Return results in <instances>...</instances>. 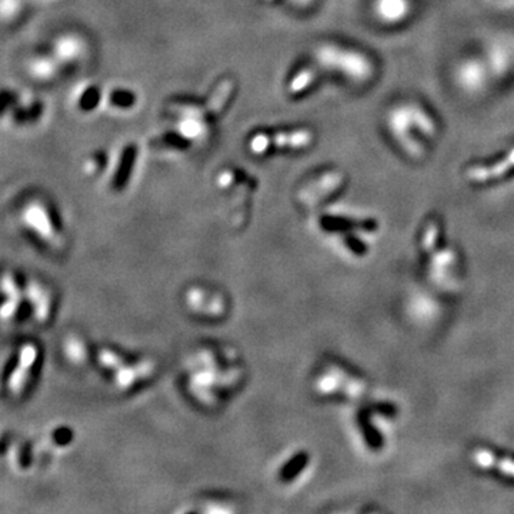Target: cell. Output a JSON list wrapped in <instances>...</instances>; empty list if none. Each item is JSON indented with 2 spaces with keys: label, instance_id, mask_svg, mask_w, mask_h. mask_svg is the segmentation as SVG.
<instances>
[{
  "label": "cell",
  "instance_id": "cell-1",
  "mask_svg": "<svg viewBox=\"0 0 514 514\" xmlns=\"http://www.w3.org/2000/svg\"><path fill=\"white\" fill-rule=\"evenodd\" d=\"M243 369L235 353L226 347H203L187 362V387L199 403L211 407L239 387Z\"/></svg>",
  "mask_w": 514,
  "mask_h": 514
},
{
  "label": "cell",
  "instance_id": "cell-2",
  "mask_svg": "<svg viewBox=\"0 0 514 514\" xmlns=\"http://www.w3.org/2000/svg\"><path fill=\"white\" fill-rule=\"evenodd\" d=\"M42 353L36 342H21L14 347L3 367V388L9 399L19 400L27 395L36 380Z\"/></svg>",
  "mask_w": 514,
  "mask_h": 514
},
{
  "label": "cell",
  "instance_id": "cell-3",
  "mask_svg": "<svg viewBox=\"0 0 514 514\" xmlns=\"http://www.w3.org/2000/svg\"><path fill=\"white\" fill-rule=\"evenodd\" d=\"M21 222L26 232L50 250H59L63 232L55 213L42 200H30L21 210Z\"/></svg>",
  "mask_w": 514,
  "mask_h": 514
},
{
  "label": "cell",
  "instance_id": "cell-4",
  "mask_svg": "<svg viewBox=\"0 0 514 514\" xmlns=\"http://www.w3.org/2000/svg\"><path fill=\"white\" fill-rule=\"evenodd\" d=\"M316 56L322 65L334 70H340V72L358 82L367 80L373 73V66H371L370 60L358 51L344 50L334 46H323L317 50Z\"/></svg>",
  "mask_w": 514,
  "mask_h": 514
},
{
  "label": "cell",
  "instance_id": "cell-5",
  "mask_svg": "<svg viewBox=\"0 0 514 514\" xmlns=\"http://www.w3.org/2000/svg\"><path fill=\"white\" fill-rule=\"evenodd\" d=\"M185 306L199 318H207V322H218L227 314L226 297L210 288L200 285L191 286L185 293Z\"/></svg>",
  "mask_w": 514,
  "mask_h": 514
},
{
  "label": "cell",
  "instance_id": "cell-6",
  "mask_svg": "<svg viewBox=\"0 0 514 514\" xmlns=\"http://www.w3.org/2000/svg\"><path fill=\"white\" fill-rule=\"evenodd\" d=\"M25 310L34 323L47 325L55 312V296L51 289L38 279L25 281Z\"/></svg>",
  "mask_w": 514,
  "mask_h": 514
},
{
  "label": "cell",
  "instance_id": "cell-7",
  "mask_svg": "<svg viewBox=\"0 0 514 514\" xmlns=\"http://www.w3.org/2000/svg\"><path fill=\"white\" fill-rule=\"evenodd\" d=\"M154 373V364L150 359H126L116 371L110 375L113 387L119 392H130L146 383Z\"/></svg>",
  "mask_w": 514,
  "mask_h": 514
},
{
  "label": "cell",
  "instance_id": "cell-8",
  "mask_svg": "<svg viewBox=\"0 0 514 514\" xmlns=\"http://www.w3.org/2000/svg\"><path fill=\"white\" fill-rule=\"evenodd\" d=\"M313 135L309 130H296V132H283L277 135H255L250 137V152L255 154H264L272 146L277 148H292L300 149L312 143Z\"/></svg>",
  "mask_w": 514,
  "mask_h": 514
},
{
  "label": "cell",
  "instance_id": "cell-9",
  "mask_svg": "<svg viewBox=\"0 0 514 514\" xmlns=\"http://www.w3.org/2000/svg\"><path fill=\"white\" fill-rule=\"evenodd\" d=\"M2 318L9 322L25 312V283L14 273L6 272L2 283Z\"/></svg>",
  "mask_w": 514,
  "mask_h": 514
},
{
  "label": "cell",
  "instance_id": "cell-10",
  "mask_svg": "<svg viewBox=\"0 0 514 514\" xmlns=\"http://www.w3.org/2000/svg\"><path fill=\"white\" fill-rule=\"evenodd\" d=\"M86 50L83 40L73 33H65L53 43V58L59 63L72 65L79 62Z\"/></svg>",
  "mask_w": 514,
  "mask_h": 514
},
{
  "label": "cell",
  "instance_id": "cell-11",
  "mask_svg": "<svg viewBox=\"0 0 514 514\" xmlns=\"http://www.w3.org/2000/svg\"><path fill=\"white\" fill-rule=\"evenodd\" d=\"M390 125H392V129L400 143L403 145V148L413 156H420L421 153L420 146L417 145V141H414L409 135L410 129L414 125H413V120L410 117L409 108H407V106L406 108H399L392 113V116H390Z\"/></svg>",
  "mask_w": 514,
  "mask_h": 514
},
{
  "label": "cell",
  "instance_id": "cell-12",
  "mask_svg": "<svg viewBox=\"0 0 514 514\" xmlns=\"http://www.w3.org/2000/svg\"><path fill=\"white\" fill-rule=\"evenodd\" d=\"M513 167H514V148L499 163H495L493 166H477V167L469 169L467 177L473 182H486V180L495 179V177L506 174Z\"/></svg>",
  "mask_w": 514,
  "mask_h": 514
},
{
  "label": "cell",
  "instance_id": "cell-13",
  "mask_svg": "<svg viewBox=\"0 0 514 514\" xmlns=\"http://www.w3.org/2000/svg\"><path fill=\"white\" fill-rule=\"evenodd\" d=\"M62 350L65 359L73 366H83L91 359L89 346L79 334H67L63 340Z\"/></svg>",
  "mask_w": 514,
  "mask_h": 514
},
{
  "label": "cell",
  "instance_id": "cell-14",
  "mask_svg": "<svg viewBox=\"0 0 514 514\" xmlns=\"http://www.w3.org/2000/svg\"><path fill=\"white\" fill-rule=\"evenodd\" d=\"M375 10L382 21L396 23L409 14L410 2L409 0H376Z\"/></svg>",
  "mask_w": 514,
  "mask_h": 514
},
{
  "label": "cell",
  "instance_id": "cell-15",
  "mask_svg": "<svg viewBox=\"0 0 514 514\" xmlns=\"http://www.w3.org/2000/svg\"><path fill=\"white\" fill-rule=\"evenodd\" d=\"M58 65L59 62L53 56H34L27 65V72L34 80L49 82L55 78Z\"/></svg>",
  "mask_w": 514,
  "mask_h": 514
},
{
  "label": "cell",
  "instance_id": "cell-16",
  "mask_svg": "<svg viewBox=\"0 0 514 514\" xmlns=\"http://www.w3.org/2000/svg\"><path fill=\"white\" fill-rule=\"evenodd\" d=\"M458 82L466 91H476V89L480 87L484 82L482 65H478L477 62H466L460 66Z\"/></svg>",
  "mask_w": 514,
  "mask_h": 514
},
{
  "label": "cell",
  "instance_id": "cell-17",
  "mask_svg": "<svg viewBox=\"0 0 514 514\" xmlns=\"http://www.w3.org/2000/svg\"><path fill=\"white\" fill-rule=\"evenodd\" d=\"M136 96L130 91H125V89H115L108 95V104L113 109H123L128 110L132 106H135Z\"/></svg>",
  "mask_w": 514,
  "mask_h": 514
},
{
  "label": "cell",
  "instance_id": "cell-18",
  "mask_svg": "<svg viewBox=\"0 0 514 514\" xmlns=\"http://www.w3.org/2000/svg\"><path fill=\"white\" fill-rule=\"evenodd\" d=\"M407 108H409V113H410V117L413 120V125L420 132H423L424 135H428V136H433L436 133L434 123L432 121V119L426 113H424L421 109L416 108V106H407Z\"/></svg>",
  "mask_w": 514,
  "mask_h": 514
},
{
  "label": "cell",
  "instance_id": "cell-19",
  "mask_svg": "<svg viewBox=\"0 0 514 514\" xmlns=\"http://www.w3.org/2000/svg\"><path fill=\"white\" fill-rule=\"evenodd\" d=\"M306 463V456L303 454H296V456H292V458H289L288 462L283 463L280 466V470H279V477L281 478L283 482H289L292 480V478L300 473L301 467L305 466Z\"/></svg>",
  "mask_w": 514,
  "mask_h": 514
},
{
  "label": "cell",
  "instance_id": "cell-20",
  "mask_svg": "<svg viewBox=\"0 0 514 514\" xmlns=\"http://www.w3.org/2000/svg\"><path fill=\"white\" fill-rule=\"evenodd\" d=\"M200 507H196L193 509L191 511H202V513H232L235 511L236 509H232L230 507V504L226 502V500H220V499H205L203 502L199 503Z\"/></svg>",
  "mask_w": 514,
  "mask_h": 514
},
{
  "label": "cell",
  "instance_id": "cell-21",
  "mask_svg": "<svg viewBox=\"0 0 514 514\" xmlns=\"http://www.w3.org/2000/svg\"><path fill=\"white\" fill-rule=\"evenodd\" d=\"M313 79H314V72H313V70L306 69V70H303V72H300L290 82V86H289L290 93H293V95L300 93L301 91H303V89H306L313 82Z\"/></svg>",
  "mask_w": 514,
  "mask_h": 514
},
{
  "label": "cell",
  "instance_id": "cell-22",
  "mask_svg": "<svg viewBox=\"0 0 514 514\" xmlns=\"http://www.w3.org/2000/svg\"><path fill=\"white\" fill-rule=\"evenodd\" d=\"M19 10V2L17 0H2V13L3 17H13Z\"/></svg>",
  "mask_w": 514,
  "mask_h": 514
},
{
  "label": "cell",
  "instance_id": "cell-23",
  "mask_svg": "<svg viewBox=\"0 0 514 514\" xmlns=\"http://www.w3.org/2000/svg\"><path fill=\"white\" fill-rule=\"evenodd\" d=\"M292 2L296 3V5H300V6H305V5H309L312 0H292Z\"/></svg>",
  "mask_w": 514,
  "mask_h": 514
}]
</instances>
